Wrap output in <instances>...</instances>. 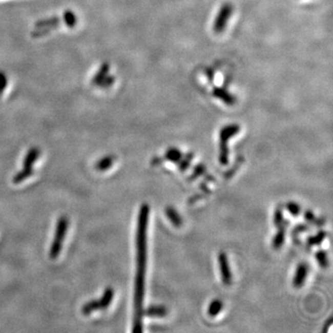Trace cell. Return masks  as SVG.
I'll return each mask as SVG.
<instances>
[{"label": "cell", "instance_id": "obj_18", "mask_svg": "<svg viewBox=\"0 0 333 333\" xmlns=\"http://www.w3.org/2000/svg\"><path fill=\"white\" fill-rule=\"evenodd\" d=\"M62 20L65 23L69 28H74L78 23L77 16L72 10H66L62 17Z\"/></svg>", "mask_w": 333, "mask_h": 333}, {"label": "cell", "instance_id": "obj_20", "mask_svg": "<svg viewBox=\"0 0 333 333\" xmlns=\"http://www.w3.org/2000/svg\"><path fill=\"white\" fill-rule=\"evenodd\" d=\"M214 95L219 99L223 100L227 105H233V103L235 102V98L233 97V95H231V94H228L227 91L223 90V89L215 90Z\"/></svg>", "mask_w": 333, "mask_h": 333}, {"label": "cell", "instance_id": "obj_25", "mask_svg": "<svg viewBox=\"0 0 333 333\" xmlns=\"http://www.w3.org/2000/svg\"><path fill=\"white\" fill-rule=\"evenodd\" d=\"M284 221V217H283V210L281 209V206H279L277 209L275 213H274V217H273V224L276 226L277 228H279L281 224L283 223Z\"/></svg>", "mask_w": 333, "mask_h": 333}, {"label": "cell", "instance_id": "obj_17", "mask_svg": "<svg viewBox=\"0 0 333 333\" xmlns=\"http://www.w3.org/2000/svg\"><path fill=\"white\" fill-rule=\"evenodd\" d=\"M33 174V168H24L20 171V172H18L14 177H13V180L12 181L14 183H20L23 181L27 180L28 178L32 176Z\"/></svg>", "mask_w": 333, "mask_h": 333}, {"label": "cell", "instance_id": "obj_9", "mask_svg": "<svg viewBox=\"0 0 333 333\" xmlns=\"http://www.w3.org/2000/svg\"><path fill=\"white\" fill-rule=\"evenodd\" d=\"M143 315L150 318H163L168 315V309L164 305H151L143 311Z\"/></svg>", "mask_w": 333, "mask_h": 333}, {"label": "cell", "instance_id": "obj_13", "mask_svg": "<svg viewBox=\"0 0 333 333\" xmlns=\"http://www.w3.org/2000/svg\"><path fill=\"white\" fill-rule=\"evenodd\" d=\"M327 237V233L325 231H319V233H316L314 235L310 236L306 240V244L309 247L313 246H319L323 243L324 240Z\"/></svg>", "mask_w": 333, "mask_h": 333}, {"label": "cell", "instance_id": "obj_3", "mask_svg": "<svg viewBox=\"0 0 333 333\" xmlns=\"http://www.w3.org/2000/svg\"><path fill=\"white\" fill-rule=\"evenodd\" d=\"M69 227V219L66 217H61L57 220V227H56V233H55V238L53 240L51 247L49 250V257L52 259H55L58 257V255L61 252L63 241L65 239L67 230Z\"/></svg>", "mask_w": 333, "mask_h": 333}, {"label": "cell", "instance_id": "obj_30", "mask_svg": "<svg viewBox=\"0 0 333 333\" xmlns=\"http://www.w3.org/2000/svg\"><path fill=\"white\" fill-rule=\"evenodd\" d=\"M331 325H332V319H328V323L325 324V326H324L323 332L328 331V328H329Z\"/></svg>", "mask_w": 333, "mask_h": 333}, {"label": "cell", "instance_id": "obj_21", "mask_svg": "<svg viewBox=\"0 0 333 333\" xmlns=\"http://www.w3.org/2000/svg\"><path fill=\"white\" fill-rule=\"evenodd\" d=\"M316 257V260L319 263V266L323 268H326L328 266V253L326 252L325 250L320 249L318 252L316 253L315 255Z\"/></svg>", "mask_w": 333, "mask_h": 333}, {"label": "cell", "instance_id": "obj_4", "mask_svg": "<svg viewBox=\"0 0 333 333\" xmlns=\"http://www.w3.org/2000/svg\"><path fill=\"white\" fill-rule=\"evenodd\" d=\"M110 65L108 63L102 64L99 70L92 79V85L101 88H109L114 84V77L109 76Z\"/></svg>", "mask_w": 333, "mask_h": 333}, {"label": "cell", "instance_id": "obj_12", "mask_svg": "<svg viewBox=\"0 0 333 333\" xmlns=\"http://www.w3.org/2000/svg\"><path fill=\"white\" fill-rule=\"evenodd\" d=\"M114 298V290L112 288H107L104 294L102 295V297L100 298L98 301H99L100 304V309H106L110 306L112 300Z\"/></svg>", "mask_w": 333, "mask_h": 333}, {"label": "cell", "instance_id": "obj_22", "mask_svg": "<svg viewBox=\"0 0 333 333\" xmlns=\"http://www.w3.org/2000/svg\"><path fill=\"white\" fill-rule=\"evenodd\" d=\"M205 172H206V168H205V165L202 164V163H199V164H197V165L194 168V171H193L192 174L189 176V179H188V180H189V181H195V180H196L197 178H199V177L202 176V175H204Z\"/></svg>", "mask_w": 333, "mask_h": 333}, {"label": "cell", "instance_id": "obj_10", "mask_svg": "<svg viewBox=\"0 0 333 333\" xmlns=\"http://www.w3.org/2000/svg\"><path fill=\"white\" fill-rule=\"evenodd\" d=\"M165 213H166L167 218L172 222V225L174 227L179 228L183 223L181 215L178 213V211L174 207H172V206H167Z\"/></svg>", "mask_w": 333, "mask_h": 333}, {"label": "cell", "instance_id": "obj_27", "mask_svg": "<svg viewBox=\"0 0 333 333\" xmlns=\"http://www.w3.org/2000/svg\"><path fill=\"white\" fill-rule=\"evenodd\" d=\"M308 230H309V227H308L307 225H305V224H300V225L296 226V227L294 228V231H293V235H294V236H295V235H298L300 233L307 232Z\"/></svg>", "mask_w": 333, "mask_h": 333}, {"label": "cell", "instance_id": "obj_29", "mask_svg": "<svg viewBox=\"0 0 333 333\" xmlns=\"http://www.w3.org/2000/svg\"><path fill=\"white\" fill-rule=\"evenodd\" d=\"M162 162V158H160V157H155V158H153L152 162H151V164H152L153 166H157V165H159V164H161Z\"/></svg>", "mask_w": 333, "mask_h": 333}, {"label": "cell", "instance_id": "obj_6", "mask_svg": "<svg viewBox=\"0 0 333 333\" xmlns=\"http://www.w3.org/2000/svg\"><path fill=\"white\" fill-rule=\"evenodd\" d=\"M233 12V8L232 6L224 5L222 9L219 11V15L216 19L214 24V31L217 33H221L223 31L224 28L226 27V24L228 22V18L231 17V14Z\"/></svg>", "mask_w": 333, "mask_h": 333}, {"label": "cell", "instance_id": "obj_7", "mask_svg": "<svg viewBox=\"0 0 333 333\" xmlns=\"http://www.w3.org/2000/svg\"><path fill=\"white\" fill-rule=\"evenodd\" d=\"M309 272V266L306 263H301L295 270V276L293 279V285L295 288H301L305 284V280Z\"/></svg>", "mask_w": 333, "mask_h": 333}, {"label": "cell", "instance_id": "obj_5", "mask_svg": "<svg viewBox=\"0 0 333 333\" xmlns=\"http://www.w3.org/2000/svg\"><path fill=\"white\" fill-rule=\"evenodd\" d=\"M219 267L221 280L224 285L228 286L233 282V274L228 264V257L225 253L221 252L219 255Z\"/></svg>", "mask_w": 333, "mask_h": 333}, {"label": "cell", "instance_id": "obj_14", "mask_svg": "<svg viewBox=\"0 0 333 333\" xmlns=\"http://www.w3.org/2000/svg\"><path fill=\"white\" fill-rule=\"evenodd\" d=\"M114 160V156H107V157H102L101 159L96 162L95 169L98 172H106L110 169V167H112Z\"/></svg>", "mask_w": 333, "mask_h": 333}, {"label": "cell", "instance_id": "obj_26", "mask_svg": "<svg viewBox=\"0 0 333 333\" xmlns=\"http://www.w3.org/2000/svg\"><path fill=\"white\" fill-rule=\"evenodd\" d=\"M8 86V79L4 72H0V95L3 94Z\"/></svg>", "mask_w": 333, "mask_h": 333}, {"label": "cell", "instance_id": "obj_31", "mask_svg": "<svg viewBox=\"0 0 333 333\" xmlns=\"http://www.w3.org/2000/svg\"><path fill=\"white\" fill-rule=\"evenodd\" d=\"M200 188H201V190L204 191V192H209V193H210V189H209V187H207V185H205V183L203 182V183H201L200 184Z\"/></svg>", "mask_w": 333, "mask_h": 333}, {"label": "cell", "instance_id": "obj_28", "mask_svg": "<svg viewBox=\"0 0 333 333\" xmlns=\"http://www.w3.org/2000/svg\"><path fill=\"white\" fill-rule=\"evenodd\" d=\"M305 219L309 222V223H314L315 219H316V217H315L314 212L311 211V210H306L305 212Z\"/></svg>", "mask_w": 333, "mask_h": 333}, {"label": "cell", "instance_id": "obj_11", "mask_svg": "<svg viewBox=\"0 0 333 333\" xmlns=\"http://www.w3.org/2000/svg\"><path fill=\"white\" fill-rule=\"evenodd\" d=\"M39 156H40V149L38 148H31L24 158V168H33L34 162L38 159Z\"/></svg>", "mask_w": 333, "mask_h": 333}, {"label": "cell", "instance_id": "obj_2", "mask_svg": "<svg viewBox=\"0 0 333 333\" xmlns=\"http://www.w3.org/2000/svg\"><path fill=\"white\" fill-rule=\"evenodd\" d=\"M240 132V126L237 124L227 125L220 130L219 133V157L220 165L227 166L228 164V142Z\"/></svg>", "mask_w": 333, "mask_h": 333}, {"label": "cell", "instance_id": "obj_19", "mask_svg": "<svg viewBox=\"0 0 333 333\" xmlns=\"http://www.w3.org/2000/svg\"><path fill=\"white\" fill-rule=\"evenodd\" d=\"M98 309H100L99 301L98 300H92V301L87 302L86 305L82 306L81 312H82V314L87 316V315L92 314L93 312H95V311Z\"/></svg>", "mask_w": 333, "mask_h": 333}, {"label": "cell", "instance_id": "obj_15", "mask_svg": "<svg viewBox=\"0 0 333 333\" xmlns=\"http://www.w3.org/2000/svg\"><path fill=\"white\" fill-rule=\"evenodd\" d=\"M181 158H182V153L176 148H169L165 153V159L168 161L178 164Z\"/></svg>", "mask_w": 333, "mask_h": 333}, {"label": "cell", "instance_id": "obj_8", "mask_svg": "<svg viewBox=\"0 0 333 333\" xmlns=\"http://www.w3.org/2000/svg\"><path fill=\"white\" fill-rule=\"evenodd\" d=\"M288 226H289V221L284 219L283 223L278 228L279 230L272 240V247L274 249H280L282 247L283 243L285 242L286 228Z\"/></svg>", "mask_w": 333, "mask_h": 333}, {"label": "cell", "instance_id": "obj_24", "mask_svg": "<svg viewBox=\"0 0 333 333\" xmlns=\"http://www.w3.org/2000/svg\"><path fill=\"white\" fill-rule=\"evenodd\" d=\"M286 210L293 217H298L301 213V206L295 202H289L286 204Z\"/></svg>", "mask_w": 333, "mask_h": 333}, {"label": "cell", "instance_id": "obj_23", "mask_svg": "<svg viewBox=\"0 0 333 333\" xmlns=\"http://www.w3.org/2000/svg\"><path fill=\"white\" fill-rule=\"evenodd\" d=\"M194 159V154L193 153H188L185 157L179 161V169L181 172H184L188 170L190 167L191 161Z\"/></svg>", "mask_w": 333, "mask_h": 333}, {"label": "cell", "instance_id": "obj_1", "mask_svg": "<svg viewBox=\"0 0 333 333\" xmlns=\"http://www.w3.org/2000/svg\"><path fill=\"white\" fill-rule=\"evenodd\" d=\"M150 207L148 204H143L140 207L136 232V277L134 284V317H133V332L143 331V296L144 281L148 259V227Z\"/></svg>", "mask_w": 333, "mask_h": 333}, {"label": "cell", "instance_id": "obj_16", "mask_svg": "<svg viewBox=\"0 0 333 333\" xmlns=\"http://www.w3.org/2000/svg\"><path fill=\"white\" fill-rule=\"evenodd\" d=\"M222 309H223V303L219 299H214L211 301V303L209 305L207 313L210 317L214 318V317H217Z\"/></svg>", "mask_w": 333, "mask_h": 333}]
</instances>
